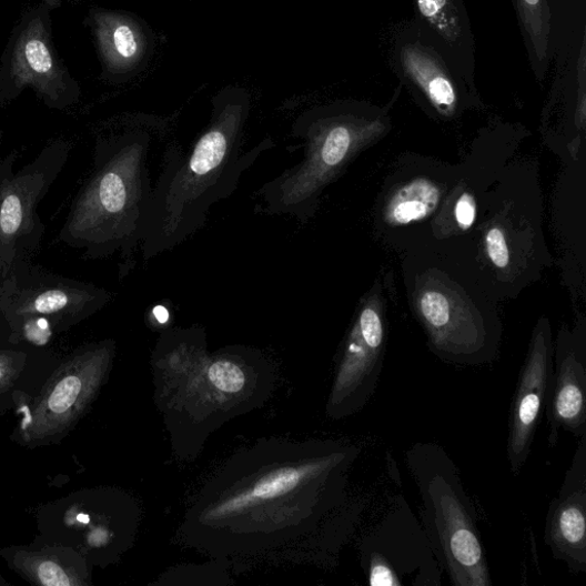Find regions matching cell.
<instances>
[{"instance_id": "6da1fadb", "label": "cell", "mask_w": 586, "mask_h": 586, "mask_svg": "<svg viewBox=\"0 0 586 586\" xmlns=\"http://www.w3.org/2000/svg\"><path fill=\"white\" fill-rule=\"evenodd\" d=\"M357 449L266 440L233 456L188 511L186 540L216 557L251 555L311 531L343 495Z\"/></svg>"}, {"instance_id": "7a4b0ae2", "label": "cell", "mask_w": 586, "mask_h": 586, "mask_svg": "<svg viewBox=\"0 0 586 586\" xmlns=\"http://www.w3.org/2000/svg\"><path fill=\"white\" fill-rule=\"evenodd\" d=\"M211 119L188 155L169 146L142 230L143 261L150 263L199 233L211 208L231 198L243 174L274 149L269 137L242 152L251 95L230 85L212 98Z\"/></svg>"}, {"instance_id": "3957f363", "label": "cell", "mask_w": 586, "mask_h": 586, "mask_svg": "<svg viewBox=\"0 0 586 586\" xmlns=\"http://www.w3.org/2000/svg\"><path fill=\"white\" fill-rule=\"evenodd\" d=\"M156 402L173 449L183 459L199 455L210 433L263 405L273 374L262 352L229 346L209 353L204 330L170 329L153 353Z\"/></svg>"}, {"instance_id": "277c9868", "label": "cell", "mask_w": 586, "mask_h": 586, "mask_svg": "<svg viewBox=\"0 0 586 586\" xmlns=\"http://www.w3.org/2000/svg\"><path fill=\"white\" fill-rule=\"evenodd\" d=\"M402 279L435 356L458 366H481L498 357L499 303L465 241L430 242L403 253Z\"/></svg>"}, {"instance_id": "5b68a950", "label": "cell", "mask_w": 586, "mask_h": 586, "mask_svg": "<svg viewBox=\"0 0 586 586\" xmlns=\"http://www.w3.org/2000/svg\"><path fill=\"white\" fill-rule=\"evenodd\" d=\"M401 87L384 107L361 100H339L306 110L293 122L291 135L303 141L301 163L263 185L256 211L291 216L307 225L324 191L366 149L392 130L391 109Z\"/></svg>"}, {"instance_id": "8992f818", "label": "cell", "mask_w": 586, "mask_h": 586, "mask_svg": "<svg viewBox=\"0 0 586 586\" xmlns=\"http://www.w3.org/2000/svg\"><path fill=\"white\" fill-rule=\"evenodd\" d=\"M538 162L512 160L486 196L468 245L491 295L516 300L555 260L545 240Z\"/></svg>"}, {"instance_id": "52a82bcc", "label": "cell", "mask_w": 586, "mask_h": 586, "mask_svg": "<svg viewBox=\"0 0 586 586\" xmlns=\"http://www.w3.org/2000/svg\"><path fill=\"white\" fill-rule=\"evenodd\" d=\"M407 463L423 502V529L434 557L455 586H492L475 508L444 447L416 444Z\"/></svg>"}, {"instance_id": "ba28073f", "label": "cell", "mask_w": 586, "mask_h": 586, "mask_svg": "<svg viewBox=\"0 0 586 586\" xmlns=\"http://www.w3.org/2000/svg\"><path fill=\"white\" fill-rule=\"evenodd\" d=\"M457 174V164L433 158L406 154L396 160L376 201V238L402 254L428 243Z\"/></svg>"}, {"instance_id": "9c48e42d", "label": "cell", "mask_w": 586, "mask_h": 586, "mask_svg": "<svg viewBox=\"0 0 586 586\" xmlns=\"http://www.w3.org/2000/svg\"><path fill=\"white\" fill-rule=\"evenodd\" d=\"M528 135L521 123L494 122L479 131L457 164L455 185L434 220L430 242L471 239L486 196Z\"/></svg>"}, {"instance_id": "30bf717a", "label": "cell", "mask_w": 586, "mask_h": 586, "mask_svg": "<svg viewBox=\"0 0 586 586\" xmlns=\"http://www.w3.org/2000/svg\"><path fill=\"white\" fill-rule=\"evenodd\" d=\"M390 64L424 112L437 122L451 123L466 113L485 109L476 87L421 34L413 20L397 23L390 37Z\"/></svg>"}, {"instance_id": "8fae6325", "label": "cell", "mask_w": 586, "mask_h": 586, "mask_svg": "<svg viewBox=\"0 0 586 586\" xmlns=\"http://www.w3.org/2000/svg\"><path fill=\"white\" fill-rule=\"evenodd\" d=\"M385 289L384 280H377L356 309L326 402L330 418L341 421L358 413L376 392L388 335Z\"/></svg>"}, {"instance_id": "7c38bea8", "label": "cell", "mask_w": 586, "mask_h": 586, "mask_svg": "<svg viewBox=\"0 0 586 586\" xmlns=\"http://www.w3.org/2000/svg\"><path fill=\"white\" fill-rule=\"evenodd\" d=\"M361 559L372 585L426 586L442 580L428 538L405 501L363 540Z\"/></svg>"}, {"instance_id": "4fadbf2b", "label": "cell", "mask_w": 586, "mask_h": 586, "mask_svg": "<svg viewBox=\"0 0 586 586\" xmlns=\"http://www.w3.org/2000/svg\"><path fill=\"white\" fill-rule=\"evenodd\" d=\"M554 375V336L548 317L540 316L533 330L528 352L513 396L507 436L511 472L518 475L534 444L545 412Z\"/></svg>"}, {"instance_id": "5bb4252c", "label": "cell", "mask_w": 586, "mask_h": 586, "mask_svg": "<svg viewBox=\"0 0 586 586\" xmlns=\"http://www.w3.org/2000/svg\"><path fill=\"white\" fill-rule=\"evenodd\" d=\"M548 446L556 447L559 432L577 438L586 434V317L578 313L573 325H564L554 342L552 392L545 408Z\"/></svg>"}, {"instance_id": "9a60e30c", "label": "cell", "mask_w": 586, "mask_h": 586, "mask_svg": "<svg viewBox=\"0 0 586 586\" xmlns=\"http://www.w3.org/2000/svg\"><path fill=\"white\" fill-rule=\"evenodd\" d=\"M545 521V544L573 573H586V434Z\"/></svg>"}, {"instance_id": "2e32d148", "label": "cell", "mask_w": 586, "mask_h": 586, "mask_svg": "<svg viewBox=\"0 0 586 586\" xmlns=\"http://www.w3.org/2000/svg\"><path fill=\"white\" fill-rule=\"evenodd\" d=\"M416 28L472 87L476 44L464 0H413Z\"/></svg>"}, {"instance_id": "e0dca14e", "label": "cell", "mask_w": 586, "mask_h": 586, "mask_svg": "<svg viewBox=\"0 0 586 586\" xmlns=\"http://www.w3.org/2000/svg\"><path fill=\"white\" fill-rule=\"evenodd\" d=\"M515 9L531 69L538 84L552 70V12L547 0H511Z\"/></svg>"}, {"instance_id": "ac0fdd59", "label": "cell", "mask_w": 586, "mask_h": 586, "mask_svg": "<svg viewBox=\"0 0 586 586\" xmlns=\"http://www.w3.org/2000/svg\"><path fill=\"white\" fill-rule=\"evenodd\" d=\"M82 388V382L75 376L62 380L53 391L49 406L53 413L62 414L77 402Z\"/></svg>"}, {"instance_id": "d6986e66", "label": "cell", "mask_w": 586, "mask_h": 586, "mask_svg": "<svg viewBox=\"0 0 586 586\" xmlns=\"http://www.w3.org/2000/svg\"><path fill=\"white\" fill-rule=\"evenodd\" d=\"M26 58L30 68L39 73H48L53 67L49 49L40 40H30L27 43Z\"/></svg>"}, {"instance_id": "ffe728a7", "label": "cell", "mask_w": 586, "mask_h": 586, "mask_svg": "<svg viewBox=\"0 0 586 586\" xmlns=\"http://www.w3.org/2000/svg\"><path fill=\"white\" fill-rule=\"evenodd\" d=\"M22 222V206L20 200L12 195L9 196L0 210V228L6 234H14Z\"/></svg>"}, {"instance_id": "44dd1931", "label": "cell", "mask_w": 586, "mask_h": 586, "mask_svg": "<svg viewBox=\"0 0 586 586\" xmlns=\"http://www.w3.org/2000/svg\"><path fill=\"white\" fill-rule=\"evenodd\" d=\"M68 303L65 293L59 290H51L36 300L34 307L43 314H51L62 310Z\"/></svg>"}, {"instance_id": "7402d4cb", "label": "cell", "mask_w": 586, "mask_h": 586, "mask_svg": "<svg viewBox=\"0 0 586 586\" xmlns=\"http://www.w3.org/2000/svg\"><path fill=\"white\" fill-rule=\"evenodd\" d=\"M41 582L48 586H68L70 582L63 570L53 563H44L39 568Z\"/></svg>"}, {"instance_id": "603a6c76", "label": "cell", "mask_w": 586, "mask_h": 586, "mask_svg": "<svg viewBox=\"0 0 586 586\" xmlns=\"http://www.w3.org/2000/svg\"><path fill=\"white\" fill-rule=\"evenodd\" d=\"M26 336L36 344L44 345L51 336L49 322L40 319L39 321L28 323L26 325Z\"/></svg>"}, {"instance_id": "cb8c5ba5", "label": "cell", "mask_w": 586, "mask_h": 586, "mask_svg": "<svg viewBox=\"0 0 586 586\" xmlns=\"http://www.w3.org/2000/svg\"><path fill=\"white\" fill-rule=\"evenodd\" d=\"M78 521L87 525L90 523V517L88 515H82L81 513V515L78 516Z\"/></svg>"}]
</instances>
